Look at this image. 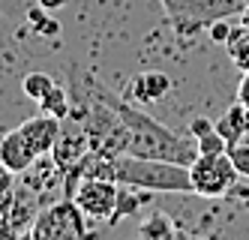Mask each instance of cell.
Segmentation results:
<instances>
[{
	"label": "cell",
	"mask_w": 249,
	"mask_h": 240,
	"mask_svg": "<svg viewBox=\"0 0 249 240\" xmlns=\"http://www.w3.org/2000/svg\"><path fill=\"white\" fill-rule=\"evenodd\" d=\"M198 153H228V141L216 132V129H210V132L198 135Z\"/></svg>",
	"instance_id": "obj_17"
},
{
	"label": "cell",
	"mask_w": 249,
	"mask_h": 240,
	"mask_svg": "<svg viewBox=\"0 0 249 240\" xmlns=\"http://www.w3.org/2000/svg\"><path fill=\"white\" fill-rule=\"evenodd\" d=\"M3 171H6V168H3V162H0V174H3Z\"/></svg>",
	"instance_id": "obj_26"
},
{
	"label": "cell",
	"mask_w": 249,
	"mask_h": 240,
	"mask_svg": "<svg viewBox=\"0 0 249 240\" xmlns=\"http://www.w3.org/2000/svg\"><path fill=\"white\" fill-rule=\"evenodd\" d=\"M72 93H69L66 87H60V84H54L48 90V93L39 99V111L42 114H51V117H57V120H66L69 114H72Z\"/></svg>",
	"instance_id": "obj_12"
},
{
	"label": "cell",
	"mask_w": 249,
	"mask_h": 240,
	"mask_svg": "<svg viewBox=\"0 0 249 240\" xmlns=\"http://www.w3.org/2000/svg\"><path fill=\"white\" fill-rule=\"evenodd\" d=\"M63 3H66V0H39V6H42V9H60Z\"/></svg>",
	"instance_id": "obj_23"
},
{
	"label": "cell",
	"mask_w": 249,
	"mask_h": 240,
	"mask_svg": "<svg viewBox=\"0 0 249 240\" xmlns=\"http://www.w3.org/2000/svg\"><path fill=\"white\" fill-rule=\"evenodd\" d=\"M84 213L78 210V204L72 198L51 204L45 213L36 216L30 234L36 240H84Z\"/></svg>",
	"instance_id": "obj_5"
},
{
	"label": "cell",
	"mask_w": 249,
	"mask_h": 240,
	"mask_svg": "<svg viewBox=\"0 0 249 240\" xmlns=\"http://www.w3.org/2000/svg\"><path fill=\"white\" fill-rule=\"evenodd\" d=\"M87 153H90V138H87L84 126L75 117H69V126H60V135H57L54 147H51V159H54L57 171H69Z\"/></svg>",
	"instance_id": "obj_7"
},
{
	"label": "cell",
	"mask_w": 249,
	"mask_h": 240,
	"mask_svg": "<svg viewBox=\"0 0 249 240\" xmlns=\"http://www.w3.org/2000/svg\"><path fill=\"white\" fill-rule=\"evenodd\" d=\"M225 51L240 72H249V30L243 24H234V30H231L228 42H225Z\"/></svg>",
	"instance_id": "obj_13"
},
{
	"label": "cell",
	"mask_w": 249,
	"mask_h": 240,
	"mask_svg": "<svg viewBox=\"0 0 249 240\" xmlns=\"http://www.w3.org/2000/svg\"><path fill=\"white\" fill-rule=\"evenodd\" d=\"M45 12H48V9H42V6L30 9V12H27V21L33 24V30L42 33V36H57V33H60V24H57L51 15H45Z\"/></svg>",
	"instance_id": "obj_16"
},
{
	"label": "cell",
	"mask_w": 249,
	"mask_h": 240,
	"mask_svg": "<svg viewBox=\"0 0 249 240\" xmlns=\"http://www.w3.org/2000/svg\"><path fill=\"white\" fill-rule=\"evenodd\" d=\"M237 102H243L249 108V72H243V78L237 84Z\"/></svg>",
	"instance_id": "obj_22"
},
{
	"label": "cell",
	"mask_w": 249,
	"mask_h": 240,
	"mask_svg": "<svg viewBox=\"0 0 249 240\" xmlns=\"http://www.w3.org/2000/svg\"><path fill=\"white\" fill-rule=\"evenodd\" d=\"M114 180L120 186L147 189V192H174V195L192 192V177L186 165H177L168 159L132 156V153L114 156Z\"/></svg>",
	"instance_id": "obj_2"
},
{
	"label": "cell",
	"mask_w": 249,
	"mask_h": 240,
	"mask_svg": "<svg viewBox=\"0 0 249 240\" xmlns=\"http://www.w3.org/2000/svg\"><path fill=\"white\" fill-rule=\"evenodd\" d=\"M216 132L231 144H240L249 135V108L243 102H234L231 108H225V114L216 120Z\"/></svg>",
	"instance_id": "obj_11"
},
{
	"label": "cell",
	"mask_w": 249,
	"mask_h": 240,
	"mask_svg": "<svg viewBox=\"0 0 249 240\" xmlns=\"http://www.w3.org/2000/svg\"><path fill=\"white\" fill-rule=\"evenodd\" d=\"M249 0H162L168 24L180 39H192L219 18H240Z\"/></svg>",
	"instance_id": "obj_3"
},
{
	"label": "cell",
	"mask_w": 249,
	"mask_h": 240,
	"mask_svg": "<svg viewBox=\"0 0 249 240\" xmlns=\"http://www.w3.org/2000/svg\"><path fill=\"white\" fill-rule=\"evenodd\" d=\"M60 126H63V120L51 117V114H39V117L24 120L18 129H21V135L33 144V150H36L39 156H45V153H51V147H54V141L60 135Z\"/></svg>",
	"instance_id": "obj_9"
},
{
	"label": "cell",
	"mask_w": 249,
	"mask_h": 240,
	"mask_svg": "<svg viewBox=\"0 0 249 240\" xmlns=\"http://www.w3.org/2000/svg\"><path fill=\"white\" fill-rule=\"evenodd\" d=\"M240 24H243V27H246V30H249V6H246V9H243V12H240Z\"/></svg>",
	"instance_id": "obj_24"
},
{
	"label": "cell",
	"mask_w": 249,
	"mask_h": 240,
	"mask_svg": "<svg viewBox=\"0 0 249 240\" xmlns=\"http://www.w3.org/2000/svg\"><path fill=\"white\" fill-rule=\"evenodd\" d=\"M171 234H174V228H171L165 213H156L141 225V237L144 240H171Z\"/></svg>",
	"instance_id": "obj_15"
},
{
	"label": "cell",
	"mask_w": 249,
	"mask_h": 240,
	"mask_svg": "<svg viewBox=\"0 0 249 240\" xmlns=\"http://www.w3.org/2000/svg\"><path fill=\"white\" fill-rule=\"evenodd\" d=\"M189 177H192V192L195 195L225 198V195H231L240 174H237L228 153H198V159L189 165Z\"/></svg>",
	"instance_id": "obj_4"
},
{
	"label": "cell",
	"mask_w": 249,
	"mask_h": 240,
	"mask_svg": "<svg viewBox=\"0 0 249 240\" xmlns=\"http://www.w3.org/2000/svg\"><path fill=\"white\" fill-rule=\"evenodd\" d=\"M231 21V18H219V21H213L210 27H207V36H210V39L213 42H228V36H231V30H234V24H228Z\"/></svg>",
	"instance_id": "obj_20"
},
{
	"label": "cell",
	"mask_w": 249,
	"mask_h": 240,
	"mask_svg": "<svg viewBox=\"0 0 249 240\" xmlns=\"http://www.w3.org/2000/svg\"><path fill=\"white\" fill-rule=\"evenodd\" d=\"M135 207H138V198L120 189V195H117V207H114V216L108 219V222H117V219H123V216H129V213H132Z\"/></svg>",
	"instance_id": "obj_19"
},
{
	"label": "cell",
	"mask_w": 249,
	"mask_h": 240,
	"mask_svg": "<svg viewBox=\"0 0 249 240\" xmlns=\"http://www.w3.org/2000/svg\"><path fill=\"white\" fill-rule=\"evenodd\" d=\"M120 183L117 180H81L72 192V201L87 219H111L117 207Z\"/></svg>",
	"instance_id": "obj_6"
},
{
	"label": "cell",
	"mask_w": 249,
	"mask_h": 240,
	"mask_svg": "<svg viewBox=\"0 0 249 240\" xmlns=\"http://www.w3.org/2000/svg\"><path fill=\"white\" fill-rule=\"evenodd\" d=\"M171 90V78L165 75V72H138V75L132 78L129 84V99L132 102H159L165 93Z\"/></svg>",
	"instance_id": "obj_10"
},
{
	"label": "cell",
	"mask_w": 249,
	"mask_h": 240,
	"mask_svg": "<svg viewBox=\"0 0 249 240\" xmlns=\"http://www.w3.org/2000/svg\"><path fill=\"white\" fill-rule=\"evenodd\" d=\"M24 240H36V237H33V234H27V237H24Z\"/></svg>",
	"instance_id": "obj_25"
},
{
	"label": "cell",
	"mask_w": 249,
	"mask_h": 240,
	"mask_svg": "<svg viewBox=\"0 0 249 240\" xmlns=\"http://www.w3.org/2000/svg\"><path fill=\"white\" fill-rule=\"evenodd\" d=\"M228 156H231V162H234L237 174L249 180V144H243V141L240 144H231L228 147Z\"/></svg>",
	"instance_id": "obj_18"
},
{
	"label": "cell",
	"mask_w": 249,
	"mask_h": 240,
	"mask_svg": "<svg viewBox=\"0 0 249 240\" xmlns=\"http://www.w3.org/2000/svg\"><path fill=\"white\" fill-rule=\"evenodd\" d=\"M36 159H39V153L21 135V129H12V132L0 138V162H3L6 174H24Z\"/></svg>",
	"instance_id": "obj_8"
},
{
	"label": "cell",
	"mask_w": 249,
	"mask_h": 240,
	"mask_svg": "<svg viewBox=\"0 0 249 240\" xmlns=\"http://www.w3.org/2000/svg\"><path fill=\"white\" fill-rule=\"evenodd\" d=\"M99 90H102V96L114 105L120 120L126 123V132H129L126 153L147 156V159H168V162H177V165H186V168L198 159V141H195V135H177L168 126L153 120L150 114H144L141 108H135L132 99L114 96L111 90L102 87V84H99Z\"/></svg>",
	"instance_id": "obj_1"
},
{
	"label": "cell",
	"mask_w": 249,
	"mask_h": 240,
	"mask_svg": "<svg viewBox=\"0 0 249 240\" xmlns=\"http://www.w3.org/2000/svg\"><path fill=\"white\" fill-rule=\"evenodd\" d=\"M54 87V81H51V75L48 72H27L24 75V81H21V90H24V96L27 99H33V102H39L48 90Z\"/></svg>",
	"instance_id": "obj_14"
},
{
	"label": "cell",
	"mask_w": 249,
	"mask_h": 240,
	"mask_svg": "<svg viewBox=\"0 0 249 240\" xmlns=\"http://www.w3.org/2000/svg\"><path fill=\"white\" fill-rule=\"evenodd\" d=\"M210 129H216V120H207V117H195V120H189V135H204V132H210Z\"/></svg>",
	"instance_id": "obj_21"
}]
</instances>
